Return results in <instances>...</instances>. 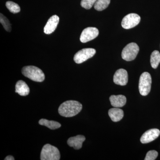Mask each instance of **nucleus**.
<instances>
[{"instance_id": "nucleus-20", "label": "nucleus", "mask_w": 160, "mask_h": 160, "mask_svg": "<svg viewBox=\"0 0 160 160\" xmlns=\"http://www.w3.org/2000/svg\"><path fill=\"white\" fill-rule=\"evenodd\" d=\"M0 22L6 31L9 32L11 31V24L9 22V20L6 17L4 16L2 13H1V16H0Z\"/></svg>"}, {"instance_id": "nucleus-10", "label": "nucleus", "mask_w": 160, "mask_h": 160, "mask_svg": "<svg viewBox=\"0 0 160 160\" xmlns=\"http://www.w3.org/2000/svg\"><path fill=\"white\" fill-rule=\"evenodd\" d=\"M160 131L157 129H149L141 137L140 141L142 144L150 142L157 138L160 135Z\"/></svg>"}, {"instance_id": "nucleus-15", "label": "nucleus", "mask_w": 160, "mask_h": 160, "mask_svg": "<svg viewBox=\"0 0 160 160\" xmlns=\"http://www.w3.org/2000/svg\"><path fill=\"white\" fill-rule=\"evenodd\" d=\"M109 115L112 121L118 122L121 121L124 117V112L119 108H112L109 110Z\"/></svg>"}, {"instance_id": "nucleus-5", "label": "nucleus", "mask_w": 160, "mask_h": 160, "mask_svg": "<svg viewBox=\"0 0 160 160\" xmlns=\"http://www.w3.org/2000/svg\"><path fill=\"white\" fill-rule=\"evenodd\" d=\"M139 51V47L136 43H129L123 49L122 51V58L125 61H132L136 58Z\"/></svg>"}, {"instance_id": "nucleus-4", "label": "nucleus", "mask_w": 160, "mask_h": 160, "mask_svg": "<svg viewBox=\"0 0 160 160\" xmlns=\"http://www.w3.org/2000/svg\"><path fill=\"white\" fill-rule=\"evenodd\" d=\"M152 78L148 72H144L140 76L139 82V90L142 95H147L151 90Z\"/></svg>"}, {"instance_id": "nucleus-16", "label": "nucleus", "mask_w": 160, "mask_h": 160, "mask_svg": "<svg viewBox=\"0 0 160 160\" xmlns=\"http://www.w3.org/2000/svg\"><path fill=\"white\" fill-rule=\"evenodd\" d=\"M39 124L42 126L48 127L51 129H58L61 126V124L57 122L54 121H49L46 119H42L39 121Z\"/></svg>"}, {"instance_id": "nucleus-1", "label": "nucleus", "mask_w": 160, "mask_h": 160, "mask_svg": "<svg viewBox=\"0 0 160 160\" xmlns=\"http://www.w3.org/2000/svg\"><path fill=\"white\" fill-rule=\"evenodd\" d=\"M82 108V104L78 101H67L60 105L58 112L60 115L64 117H72L79 113Z\"/></svg>"}, {"instance_id": "nucleus-19", "label": "nucleus", "mask_w": 160, "mask_h": 160, "mask_svg": "<svg viewBox=\"0 0 160 160\" xmlns=\"http://www.w3.org/2000/svg\"><path fill=\"white\" fill-rule=\"evenodd\" d=\"M6 6L7 9H9L10 12L13 13H17L20 12L21 9L19 6L16 3L11 2V1H8L6 2Z\"/></svg>"}, {"instance_id": "nucleus-7", "label": "nucleus", "mask_w": 160, "mask_h": 160, "mask_svg": "<svg viewBox=\"0 0 160 160\" xmlns=\"http://www.w3.org/2000/svg\"><path fill=\"white\" fill-rule=\"evenodd\" d=\"M141 21V18L136 13H130L126 16L122 22V27L125 29H129L137 26Z\"/></svg>"}, {"instance_id": "nucleus-13", "label": "nucleus", "mask_w": 160, "mask_h": 160, "mask_svg": "<svg viewBox=\"0 0 160 160\" xmlns=\"http://www.w3.org/2000/svg\"><path fill=\"white\" fill-rule=\"evenodd\" d=\"M112 106L116 108H120L126 105V98L122 95H112L109 98Z\"/></svg>"}, {"instance_id": "nucleus-22", "label": "nucleus", "mask_w": 160, "mask_h": 160, "mask_svg": "<svg viewBox=\"0 0 160 160\" xmlns=\"http://www.w3.org/2000/svg\"><path fill=\"white\" fill-rule=\"evenodd\" d=\"M158 156V152L155 150H150L146 155L145 160H154Z\"/></svg>"}, {"instance_id": "nucleus-23", "label": "nucleus", "mask_w": 160, "mask_h": 160, "mask_svg": "<svg viewBox=\"0 0 160 160\" xmlns=\"http://www.w3.org/2000/svg\"><path fill=\"white\" fill-rule=\"evenodd\" d=\"M14 158L12 156L9 155L8 156L6 157V158H5V160H14Z\"/></svg>"}, {"instance_id": "nucleus-12", "label": "nucleus", "mask_w": 160, "mask_h": 160, "mask_svg": "<svg viewBox=\"0 0 160 160\" xmlns=\"http://www.w3.org/2000/svg\"><path fill=\"white\" fill-rule=\"evenodd\" d=\"M86 140V138L83 135L76 136L69 138L67 141V144L70 147H73L74 149H79L82 146V143Z\"/></svg>"}, {"instance_id": "nucleus-14", "label": "nucleus", "mask_w": 160, "mask_h": 160, "mask_svg": "<svg viewBox=\"0 0 160 160\" xmlns=\"http://www.w3.org/2000/svg\"><path fill=\"white\" fill-rule=\"evenodd\" d=\"M15 89V92L22 96L28 95L30 92L29 86L25 82L22 80H20L17 82Z\"/></svg>"}, {"instance_id": "nucleus-9", "label": "nucleus", "mask_w": 160, "mask_h": 160, "mask_svg": "<svg viewBox=\"0 0 160 160\" xmlns=\"http://www.w3.org/2000/svg\"><path fill=\"white\" fill-rule=\"evenodd\" d=\"M128 72L125 69H118L113 76V82L115 84L120 86H126L128 83Z\"/></svg>"}, {"instance_id": "nucleus-17", "label": "nucleus", "mask_w": 160, "mask_h": 160, "mask_svg": "<svg viewBox=\"0 0 160 160\" xmlns=\"http://www.w3.org/2000/svg\"><path fill=\"white\" fill-rule=\"evenodd\" d=\"M160 63V53L158 50H154L152 53L150 57V63L153 69L157 68Z\"/></svg>"}, {"instance_id": "nucleus-11", "label": "nucleus", "mask_w": 160, "mask_h": 160, "mask_svg": "<svg viewBox=\"0 0 160 160\" xmlns=\"http://www.w3.org/2000/svg\"><path fill=\"white\" fill-rule=\"evenodd\" d=\"M59 22V18L56 15L52 16L49 18L44 27V32L46 34H50L56 29Z\"/></svg>"}, {"instance_id": "nucleus-8", "label": "nucleus", "mask_w": 160, "mask_h": 160, "mask_svg": "<svg viewBox=\"0 0 160 160\" xmlns=\"http://www.w3.org/2000/svg\"><path fill=\"white\" fill-rule=\"evenodd\" d=\"M99 35L98 29L95 27H88L84 29L80 36L82 43H86L96 38Z\"/></svg>"}, {"instance_id": "nucleus-18", "label": "nucleus", "mask_w": 160, "mask_h": 160, "mask_svg": "<svg viewBox=\"0 0 160 160\" xmlns=\"http://www.w3.org/2000/svg\"><path fill=\"white\" fill-rule=\"evenodd\" d=\"M110 0H97L94 5V8L98 11H102L106 9L110 4Z\"/></svg>"}, {"instance_id": "nucleus-3", "label": "nucleus", "mask_w": 160, "mask_h": 160, "mask_svg": "<svg viewBox=\"0 0 160 160\" xmlns=\"http://www.w3.org/2000/svg\"><path fill=\"white\" fill-rule=\"evenodd\" d=\"M60 153L57 147L46 144L43 146L41 153V160H59Z\"/></svg>"}, {"instance_id": "nucleus-2", "label": "nucleus", "mask_w": 160, "mask_h": 160, "mask_svg": "<svg viewBox=\"0 0 160 160\" xmlns=\"http://www.w3.org/2000/svg\"><path fill=\"white\" fill-rule=\"evenodd\" d=\"M22 73L24 76L36 82H42L45 79L43 72L34 66H26L22 69Z\"/></svg>"}, {"instance_id": "nucleus-21", "label": "nucleus", "mask_w": 160, "mask_h": 160, "mask_svg": "<svg viewBox=\"0 0 160 160\" xmlns=\"http://www.w3.org/2000/svg\"><path fill=\"white\" fill-rule=\"evenodd\" d=\"M97 0H82L81 5L86 9H91Z\"/></svg>"}, {"instance_id": "nucleus-6", "label": "nucleus", "mask_w": 160, "mask_h": 160, "mask_svg": "<svg viewBox=\"0 0 160 160\" xmlns=\"http://www.w3.org/2000/svg\"><path fill=\"white\" fill-rule=\"evenodd\" d=\"M96 52L95 49L92 48L83 49L75 54L73 59L76 63L81 64L92 58L95 54Z\"/></svg>"}]
</instances>
